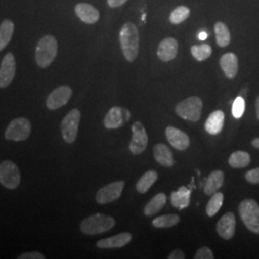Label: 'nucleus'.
<instances>
[{"instance_id":"9","label":"nucleus","mask_w":259,"mask_h":259,"mask_svg":"<svg viewBox=\"0 0 259 259\" xmlns=\"http://www.w3.org/2000/svg\"><path fill=\"white\" fill-rule=\"evenodd\" d=\"M133 137L130 142V151L134 155L142 154L148 145L147 132L140 122H135L132 126Z\"/></svg>"},{"instance_id":"24","label":"nucleus","mask_w":259,"mask_h":259,"mask_svg":"<svg viewBox=\"0 0 259 259\" xmlns=\"http://www.w3.org/2000/svg\"><path fill=\"white\" fill-rule=\"evenodd\" d=\"M15 31V24L12 20L5 19L0 25V51L9 45Z\"/></svg>"},{"instance_id":"21","label":"nucleus","mask_w":259,"mask_h":259,"mask_svg":"<svg viewBox=\"0 0 259 259\" xmlns=\"http://www.w3.org/2000/svg\"><path fill=\"white\" fill-rule=\"evenodd\" d=\"M154 157L157 162L162 166L171 167L174 165L173 153L170 148L163 143H158L155 145Z\"/></svg>"},{"instance_id":"2","label":"nucleus","mask_w":259,"mask_h":259,"mask_svg":"<svg viewBox=\"0 0 259 259\" xmlns=\"http://www.w3.org/2000/svg\"><path fill=\"white\" fill-rule=\"evenodd\" d=\"M115 226V220L109 215L96 213L87 217L80 225L83 234L95 235L109 232Z\"/></svg>"},{"instance_id":"10","label":"nucleus","mask_w":259,"mask_h":259,"mask_svg":"<svg viewBox=\"0 0 259 259\" xmlns=\"http://www.w3.org/2000/svg\"><path fill=\"white\" fill-rule=\"evenodd\" d=\"M125 183L117 181L100 188L96 194V201L100 204H109L118 200L122 195Z\"/></svg>"},{"instance_id":"28","label":"nucleus","mask_w":259,"mask_h":259,"mask_svg":"<svg viewBox=\"0 0 259 259\" xmlns=\"http://www.w3.org/2000/svg\"><path fill=\"white\" fill-rule=\"evenodd\" d=\"M250 154L244 151L234 152L229 158V164L233 168H245L250 164Z\"/></svg>"},{"instance_id":"39","label":"nucleus","mask_w":259,"mask_h":259,"mask_svg":"<svg viewBox=\"0 0 259 259\" xmlns=\"http://www.w3.org/2000/svg\"><path fill=\"white\" fill-rule=\"evenodd\" d=\"M198 37H199L200 40H204V39H206V37H207V33L201 32V33L198 35Z\"/></svg>"},{"instance_id":"18","label":"nucleus","mask_w":259,"mask_h":259,"mask_svg":"<svg viewBox=\"0 0 259 259\" xmlns=\"http://www.w3.org/2000/svg\"><path fill=\"white\" fill-rule=\"evenodd\" d=\"M131 240H132L131 233L122 232L117 235L98 241L96 246L100 249H118L128 245Z\"/></svg>"},{"instance_id":"11","label":"nucleus","mask_w":259,"mask_h":259,"mask_svg":"<svg viewBox=\"0 0 259 259\" xmlns=\"http://www.w3.org/2000/svg\"><path fill=\"white\" fill-rule=\"evenodd\" d=\"M72 95V90L68 85H61L48 95L47 107L50 111H55L67 104Z\"/></svg>"},{"instance_id":"29","label":"nucleus","mask_w":259,"mask_h":259,"mask_svg":"<svg viewBox=\"0 0 259 259\" xmlns=\"http://www.w3.org/2000/svg\"><path fill=\"white\" fill-rule=\"evenodd\" d=\"M181 221V218L177 214H166L162 215L153 220V226L158 229H164V228H171L178 225Z\"/></svg>"},{"instance_id":"8","label":"nucleus","mask_w":259,"mask_h":259,"mask_svg":"<svg viewBox=\"0 0 259 259\" xmlns=\"http://www.w3.org/2000/svg\"><path fill=\"white\" fill-rule=\"evenodd\" d=\"M31 122L25 117H19L11 121L5 131V138L12 141H24L30 137Z\"/></svg>"},{"instance_id":"41","label":"nucleus","mask_w":259,"mask_h":259,"mask_svg":"<svg viewBox=\"0 0 259 259\" xmlns=\"http://www.w3.org/2000/svg\"><path fill=\"white\" fill-rule=\"evenodd\" d=\"M255 108H256V115H257V118L259 120V95L256 99V102H255Z\"/></svg>"},{"instance_id":"25","label":"nucleus","mask_w":259,"mask_h":259,"mask_svg":"<svg viewBox=\"0 0 259 259\" xmlns=\"http://www.w3.org/2000/svg\"><path fill=\"white\" fill-rule=\"evenodd\" d=\"M167 197L164 193H158L154 198L151 199V201L146 204L144 208V214L146 216H153L155 214L159 212L162 207L166 204Z\"/></svg>"},{"instance_id":"3","label":"nucleus","mask_w":259,"mask_h":259,"mask_svg":"<svg viewBox=\"0 0 259 259\" xmlns=\"http://www.w3.org/2000/svg\"><path fill=\"white\" fill-rule=\"evenodd\" d=\"M58 53V41L55 37L47 35L41 37L36 47V63L41 68H47L53 63Z\"/></svg>"},{"instance_id":"1","label":"nucleus","mask_w":259,"mask_h":259,"mask_svg":"<svg viewBox=\"0 0 259 259\" xmlns=\"http://www.w3.org/2000/svg\"><path fill=\"white\" fill-rule=\"evenodd\" d=\"M119 41L123 55L128 62H134L139 50V34L137 26L132 22H126L119 33Z\"/></svg>"},{"instance_id":"16","label":"nucleus","mask_w":259,"mask_h":259,"mask_svg":"<svg viewBox=\"0 0 259 259\" xmlns=\"http://www.w3.org/2000/svg\"><path fill=\"white\" fill-rule=\"evenodd\" d=\"M179 45L175 38L166 37L160 41L157 47V57L162 62H170L176 58Z\"/></svg>"},{"instance_id":"20","label":"nucleus","mask_w":259,"mask_h":259,"mask_svg":"<svg viewBox=\"0 0 259 259\" xmlns=\"http://www.w3.org/2000/svg\"><path fill=\"white\" fill-rule=\"evenodd\" d=\"M225 122V113L222 111H213L204 123V129L209 134L216 136L222 132Z\"/></svg>"},{"instance_id":"22","label":"nucleus","mask_w":259,"mask_h":259,"mask_svg":"<svg viewBox=\"0 0 259 259\" xmlns=\"http://www.w3.org/2000/svg\"><path fill=\"white\" fill-rule=\"evenodd\" d=\"M224 173L221 170H215L209 174L206 179L205 185L204 186V193L206 195H212L217 192L218 189L222 187L224 184Z\"/></svg>"},{"instance_id":"33","label":"nucleus","mask_w":259,"mask_h":259,"mask_svg":"<svg viewBox=\"0 0 259 259\" xmlns=\"http://www.w3.org/2000/svg\"><path fill=\"white\" fill-rule=\"evenodd\" d=\"M245 111V100L243 97L238 96L232 104V115L235 118H240Z\"/></svg>"},{"instance_id":"23","label":"nucleus","mask_w":259,"mask_h":259,"mask_svg":"<svg viewBox=\"0 0 259 259\" xmlns=\"http://www.w3.org/2000/svg\"><path fill=\"white\" fill-rule=\"evenodd\" d=\"M190 189L185 186H182L178 191L173 192L171 195V204L174 207L182 210L190 204Z\"/></svg>"},{"instance_id":"12","label":"nucleus","mask_w":259,"mask_h":259,"mask_svg":"<svg viewBox=\"0 0 259 259\" xmlns=\"http://www.w3.org/2000/svg\"><path fill=\"white\" fill-rule=\"evenodd\" d=\"M16 75V59L13 53H7L0 65V88L5 89L13 82Z\"/></svg>"},{"instance_id":"17","label":"nucleus","mask_w":259,"mask_h":259,"mask_svg":"<svg viewBox=\"0 0 259 259\" xmlns=\"http://www.w3.org/2000/svg\"><path fill=\"white\" fill-rule=\"evenodd\" d=\"M75 13L78 18L87 24L96 23L100 19L99 11L88 3H79L75 6Z\"/></svg>"},{"instance_id":"26","label":"nucleus","mask_w":259,"mask_h":259,"mask_svg":"<svg viewBox=\"0 0 259 259\" xmlns=\"http://www.w3.org/2000/svg\"><path fill=\"white\" fill-rule=\"evenodd\" d=\"M217 45L220 47H228L231 42V33L228 26L221 21L216 22L214 25Z\"/></svg>"},{"instance_id":"5","label":"nucleus","mask_w":259,"mask_h":259,"mask_svg":"<svg viewBox=\"0 0 259 259\" xmlns=\"http://www.w3.org/2000/svg\"><path fill=\"white\" fill-rule=\"evenodd\" d=\"M203 101L198 96H191L179 103L175 111L179 116L185 120L197 122L201 118Z\"/></svg>"},{"instance_id":"19","label":"nucleus","mask_w":259,"mask_h":259,"mask_svg":"<svg viewBox=\"0 0 259 259\" xmlns=\"http://www.w3.org/2000/svg\"><path fill=\"white\" fill-rule=\"evenodd\" d=\"M220 66L227 78L233 79L238 72V58L234 53H226L220 59Z\"/></svg>"},{"instance_id":"27","label":"nucleus","mask_w":259,"mask_h":259,"mask_svg":"<svg viewBox=\"0 0 259 259\" xmlns=\"http://www.w3.org/2000/svg\"><path fill=\"white\" fill-rule=\"evenodd\" d=\"M157 172H155L153 170L147 171L145 174H143V176L141 177L139 179V182L137 183V185H136L137 190L141 194L146 193L151 188V186L157 182Z\"/></svg>"},{"instance_id":"14","label":"nucleus","mask_w":259,"mask_h":259,"mask_svg":"<svg viewBox=\"0 0 259 259\" xmlns=\"http://www.w3.org/2000/svg\"><path fill=\"white\" fill-rule=\"evenodd\" d=\"M165 135L168 142L179 151H185L190 145L189 137L181 130L169 126L165 130Z\"/></svg>"},{"instance_id":"31","label":"nucleus","mask_w":259,"mask_h":259,"mask_svg":"<svg viewBox=\"0 0 259 259\" xmlns=\"http://www.w3.org/2000/svg\"><path fill=\"white\" fill-rule=\"evenodd\" d=\"M190 10L186 6H179L172 11L170 14V22L173 24H180L184 22L189 17Z\"/></svg>"},{"instance_id":"13","label":"nucleus","mask_w":259,"mask_h":259,"mask_svg":"<svg viewBox=\"0 0 259 259\" xmlns=\"http://www.w3.org/2000/svg\"><path fill=\"white\" fill-rule=\"evenodd\" d=\"M131 117V113L128 110L120 107L111 108L104 118V125L107 129H118L122 127Z\"/></svg>"},{"instance_id":"40","label":"nucleus","mask_w":259,"mask_h":259,"mask_svg":"<svg viewBox=\"0 0 259 259\" xmlns=\"http://www.w3.org/2000/svg\"><path fill=\"white\" fill-rule=\"evenodd\" d=\"M251 144H252V146H253L254 148L259 149V138L253 139V140L251 141Z\"/></svg>"},{"instance_id":"36","label":"nucleus","mask_w":259,"mask_h":259,"mask_svg":"<svg viewBox=\"0 0 259 259\" xmlns=\"http://www.w3.org/2000/svg\"><path fill=\"white\" fill-rule=\"evenodd\" d=\"M46 256L37 251H30V252H24L18 256V259H45Z\"/></svg>"},{"instance_id":"30","label":"nucleus","mask_w":259,"mask_h":259,"mask_svg":"<svg viewBox=\"0 0 259 259\" xmlns=\"http://www.w3.org/2000/svg\"><path fill=\"white\" fill-rule=\"evenodd\" d=\"M224 202V194L221 192H216L210 198L208 204L206 205V214L209 217H213L220 210Z\"/></svg>"},{"instance_id":"37","label":"nucleus","mask_w":259,"mask_h":259,"mask_svg":"<svg viewBox=\"0 0 259 259\" xmlns=\"http://www.w3.org/2000/svg\"><path fill=\"white\" fill-rule=\"evenodd\" d=\"M168 258L184 259L185 258V254L183 252V251H182V250L177 249V250H173V251L170 253V255L168 256Z\"/></svg>"},{"instance_id":"7","label":"nucleus","mask_w":259,"mask_h":259,"mask_svg":"<svg viewBox=\"0 0 259 259\" xmlns=\"http://www.w3.org/2000/svg\"><path fill=\"white\" fill-rule=\"evenodd\" d=\"M80 120H81V112L79 110L74 109L69 111L62 121V124H61L62 136L66 143L71 144L77 139Z\"/></svg>"},{"instance_id":"32","label":"nucleus","mask_w":259,"mask_h":259,"mask_svg":"<svg viewBox=\"0 0 259 259\" xmlns=\"http://www.w3.org/2000/svg\"><path fill=\"white\" fill-rule=\"evenodd\" d=\"M191 54L194 57L195 59L199 62L204 61L208 59L211 53H212V48L208 45H201V46H193L190 49Z\"/></svg>"},{"instance_id":"6","label":"nucleus","mask_w":259,"mask_h":259,"mask_svg":"<svg viewBox=\"0 0 259 259\" xmlns=\"http://www.w3.org/2000/svg\"><path fill=\"white\" fill-rule=\"evenodd\" d=\"M20 172L18 165L11 161L4 160L0 163V184L7 189H16L20 185Z\"/></svg>"},{"instance_id":"35","label":"nucleus","mask_w":259,"mask_h":259,"mask_svg":"<svg viewBox=\"0 0 259 259\" xmlns=\"http://www.w3.org/2000/svg\"><path fill=\"white\" fill-rule=\"evenodd\" d=\"M246 180L252 185L259 184V167L248 171L246 173Z\"/></svg>"},{"instance_id":"4","label":"nucleus","mask_w":259,"mask_h":259,"mask_svg":"<svg viewBox=\"0 0 259 259\" xmlns=\"http://www.w3.org/2000/svg\"><path fill=\"white\" fill-rule=\"evenodd\" d=\"M239 214L246 228L259 234V204L254 200H244L239 205Z\"/></svg>"},{"instance_id":"15","label":"nucleus","mask_w":259,"mask_h":259,"mask_svg":"<svg viewBox=\"0 0 259 259\" xmlns=\"http://www.w3.org/2000/svg\"><path fill=\"white\" fill-rule=\"evenodd\" d=\"M236 219L232 212L226 213L217 223L216 231L225 240L232 239L235 233Z\"/></svg>"},{"instance_id":"34","label":"nucleus","mask_w":259,"mask_h":259,"mask_svg":"<svg viewBox=\"0 0 259 259\" xmlns=\"http://www.w3.org/2000/svg\"><path fill=\"white\" fill-rule=\"evenodd\" d=\"M195 259H213L214 255H213L212 250H210L207 247H203L201 249L197 250L196 254L194 256Z\"/></svg>"},{"instance_id":"38","label":"nucleus","mask_w":259,"mask_h":259,"mask_svg":"<svg viewBox=\"0 0 259 259\" xmlns=\"http://www.w3.org/2000/svg\"><path fill=\"white\" fill-rule=\"evenodd\" d=\"M128 0H108V4L111 8H118L124 5Z\"/></svg>"}]
</instances>
